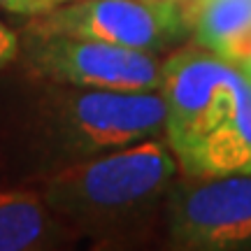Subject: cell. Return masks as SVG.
Returning <instances> with one entry per match:
<instances>
[{"instance_id": "obj_13", "label": "cell", "mask_w": 251, "mask_h": 251, "mask_svg": "<svg viewBox=\"0 0 251 251\" xmlns=\"http://www.w3.org/2000/svg\"><path fill=\"white\" fill-rule=\"evenodd\" d=\"M170 2H179V5H186V2H191V0H170Z\"/></svg>"}, {"instance_id": "obj_5", "label": "cell", "mask_w": 251, "mask_h": 251, "mask_svg": "<svg viewBox=\"0 0 251 251\" xmlns=\"http://www.w3.org/2000/svg\"><path fill=\"white\" fill-rule=\"evenodd\" d=\"M188 12L170 0H70L37 14L28 30L86 37L158 54L188 30Z\"/></svg>"}, {"instance_id": "obj_11", "label": "cell", "mask_w": 251, "mask_h": 251, "mask_svg": "<svg viewBox=\"0 0 251 251\" xmlns=\"http://www.w3.org/2000/svg\"><path fill=\"white\" fill-rule=\"evenodd\" d=\"M19 56V35L0 19V70L14 63Z\"/></svg>"}, {"instance_id": "obj_2", "label": "cell", "mask_w": 251, "mask_h": 251, "mask_svg": "<svg viewBox=\"0 0 251 251\" xmlns=\"http://www.w3.org/2000/svg\"><path fill=\"white\" fill-rule=\"evenodd\" d=\"M47 135L65 165L165 137L161 91L63 86L47 102Z\"/></svg>"}, {"instance_id": "obj_3", "label": "cell", "mask_w": 251, "mask_h": 251, "mask_svg": "<svg viewBox=\"0 0 251 251\" xmlns=\"http://www.w3.org/2000/svg\"><path fill=\"white\" fill-rule=\"evenodd\" d=\"M242 70L202 47L179 49L161 65L165 140L184 163L233 112Z\"/></svg>"}, {"instance_id": "obj_9", "label": "cell", "mask_w": 251, "mask_h": 251, "mask_svg": "<svg viewBox=\"0 0 251 251\" xmlns=\"http://www.w3.org/2000/svg\"><path fill=\"white\" fill-rule=\"evenodd\" d=\"M56 219L42 193L0 191V251H33L56 242Z\"/></svg>"}, {"instance_id": "obj_4", "label": "cell", "mask_w": 251, "mask_h": 251, "mask_svg": "<svg viewBox=\"0 0 251 251\" xmlns=\"http://www.w3.org/2000/svg\"><path fill=\"white\" fill-rule=\"evenodd\" d=\"M19 54H24L26 63L40 77L58 86L117 91L161 89L163 63L156 54L142 49L26 28L24 40H19Z\"/></svg>"}, {"instance_id": "obj_8", "label": "cell", "mask_w": 251, "mask_h": 251, "mask_svg": "<svg viewBox=\"0 0 251 251\" xmlns=\"http://www.w3.org/2000/svg\"><path fill=\"white\" fill-rule=\"evenodd\" d=\"M188 17L198 47L233 65L251 51V0H193Z\"/></svg>"}, {"instance_id": "obj_1", "label": "cell", "mask_w": 251, "mask_h": 251, "mask_svg": "<svg viewBox=\"0 0 251 251\" xmlns=\"http://www.w3.org/2000/svg\"><path fill=\"white\" fill-rule=\"evenodd\" d=\"M179 163L165 137L68 163L45 179L47 207L81 230L133 233L153 221L175 188Z\"/></svg>"}, {"instance_id": "obj_10", "label": "cell", "mask_w": 251, "mask_h": 251, "mask_svg": "<svg viewBox=\"0 0 251 251\" xmlns=\"http://www.w3.org/2000/svg\"><path fill=\"white\" fill-rule=\"evenodd\" d=\"M70 0H0V5L14 14H26V17H37V14H45L49 9L65 5Z\"/></svg>"}, {"instance_id": "obj_6", "label": "cell", "mask_w": 251, "mask_h": 251, "mask_svg": "<svg viewBox=\"0 0 251 251\" xmlns=\"http://www.w3.org/2000/svg\"><path fill=\"white\" fill-rule=\"evenodd\" d=\"M165 219L168 235L179 249H247L251 247V175L175 186Z\"/></svg>"}, {"instance_id": "obj_7", "label": "cell", "mask_w": 251, "mask_h": 251, "mask_svg": "<svg viewBox=\"0 0 251 251\" xmlns=\"http://www.w3.org/2000/svg\"><path fill=\"white\" fill-rule=\"evenodd\" d=\"M191 179L251 175V77L242 72L240 96L226 121L179 165Z\"/></svg>"}, {"instance_id": "obj_12", "label": "cell", "mask_w": 251, "mask_h": 251, "mask_svg": "<svg viewBox=\"0 0 251 251\" xmlns=\"http://www.w3.org/2000/svg\"><path fill=\"white\" fill-rule=\"evenodd\" d=\"M237 68H240V70H242V72H247V75H249V77H251V51H249V54H247V58H244V61L240 63V65H237Z\"/></svg>"}]
</instances>
